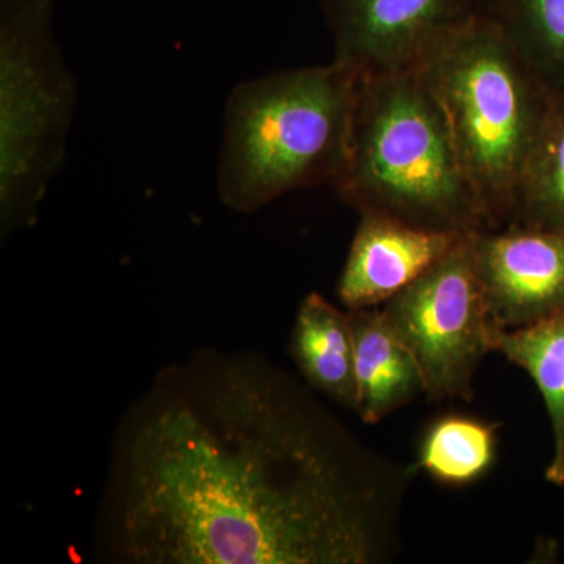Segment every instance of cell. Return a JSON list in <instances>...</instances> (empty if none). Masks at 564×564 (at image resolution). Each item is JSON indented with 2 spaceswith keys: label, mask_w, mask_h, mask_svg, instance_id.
I'll return each instance as SVG.
<instances>
[{
  "label": "cell",
  "mask_w": 564,
  "mask_h": 564,
  "mask_svg": "<svg viewBox=\"0 0 564 564\" xmlns=\"http://www.w3.org/2000/svg\"><path fill=\"white\" fill-rule=\"evenodd\" d=\"M417 70L447 118L489 228L510 225L527 165L558 90L485 11L447 36Z\"/></svg>",
  "instance_id": "cell-3"
},
{
  "label": "cell",
  "mask_w": 564,
  "mask_h": 564,
  "mask_svg": "<svg viewBox=\"0 0 564 564\" xmlns=\"http://www.w3.org/2000/svg\"><path fill=\"white\" fill-rule=\"evenodd\" d=\"M51 0H3L0 229L31 228L65 159L76 84L51 29Z\"/></svg>",
  "instance_id": "cell-5"
},
{
  "label": "cell",
  "mask_w": 564,
  "mask_h": 564,
  "mask_svg": "<svg viewBox=\"0 0 564 564\" xmlns=\"http://www.w3.org/2000/svg\"><path fill=\"white\" fill-rule=\"evenodd\" d=\"M473 245L497 328H522L564 310V232L513 223L475 234Z\"/></svg>",
  "instance_id": "cell-8"
},
{
  "label": "cell",
  "mask_w": 564,
  "mask_h": 564,
  "mask_svg": "<svg viewBox=\"0 0 564 564\" xmlns=\"http://www.w3.org/2000/svg\"><path fill=\"white\" fill-rule=\"evenodd\" d=\"M333 188L359 214L434 231L491 229L419 70L358 74L347 162Z\"/></svg>",
  "instance_id": "cell-2"
},
{
  "label": "cell",
  "mask_w": 564,
  "mask_h": 564,
  "mask_svg": "<svg viewBox=\"0 0 564 564\" xmlns=\"http://www.w3.org/2000/svg\"><path fill=\"white\" fill-rule=\"evenodd\" d=\"M496 452L497 425L462 414L444 415L423 434L417 466L440 484L470 485L491 469Z\"/></svg>",
  "instance_id": "cell-13"
},
{
  "label": "cell",
  "mask_w": 564,
  "mask_h": 564,
  "mask_svg": "<svg viewBox=\"0 0 564 564\" xmlns=\"http://www.w3.org/2000/svg\"><path fill=\"white\" fill-rule=\"evenodd\" d=\"M334 58L358 74L422 68L477 13L475 0H322Z\"/></svg>",
  "instance_id": "cell-7"
},
{
  "label": "cell",
  "mask_w": 564,
  "mask_h": 564,
  "mask_svg": "<svg viewBox=\"0 0 564 564\" xmlns=\"http://www.w3.org/2000/svg\"><path fill=\"white\" fill-rule=\"evenodd\" d=\"M358 73L276 70L234 88L218 166L221 202L252 214L300 188L334 187L347 162Z\"/></svg>",
  "instance_id": "cell-4"
},
{
  "label": "cell",
  "mask_w": 564,
  "mask_h": 564,
  "mask_svg": "<svg viewBox=\"0 0 564 564\" xmlns=\"http://www.w3.org/2000/svg\"><path fill=\"white\" fill-rule=\"evenodd\" d=\"M348 317L355 343L356 414L362 422L378 423L425 393L421 369L381 306L348 311Z\"/></svg>",
  "instance_id": "cell-10"
},
{
  "label": "cell",
  "mask_w": 564,
  "mask_h": 564,
  "mask_svg": "<svg viewBox=\"0 0 564 564\" xmlns=\"http://www.w3.org/2000/svg\"><path fill=\"white\" fill-rule=\"evenodd\" d=\"M485 13L545 82L564 90V0H491Z\"/></svg>",
  "instance_id": "cell-15"
},
{
  "label": "cell",
  "mask_w": 564,
  "mask_h": 564,
  "mask_svg": "<svg viewBox=\"0 0 564 564\" xmlns=\"http://www.w3.org/2000/svg\"><path fill=\"white\" fill-rule=\"evenodd\" d=\"M496 351L524 369L540 389L554 440L545 478L552 485L564 486V310L532 325L500 333Z\"/></svg>",
  "instance_id": "cell-12"
},
{
  "label": "cell",
  "mask_w": 564,
  "mask_h": 564,
  "mask_svg": "<svg viewBox=\"0 0 564 564\" xmlns=\"http://www.w3.org/2000/svg\"><path fill=\"white\" fill-rule=\"evenodd\" d=\"M291 351L311 388L356 413L358 384L348 311L334 306L321 293H310L296 313Z\"/></svg>",
  "instance_id": "cell-11"
},
{
  "label": "cell",
  "mask_w": 564,
  "mask_h": 564,
  "mask_svg": "<svg viewBox=\"0 0 564 564\" xmlns=\"http://www.w3.org/2000/svg\"><path fill=\"white\" fill-rule=\"evenodd\" d=\"M467 234L429 272L381 306L393 332L413 352L425 395L432 400L474 399V377L496 351L497 328Z\"/></svg>",
  "instance_id": "cell-6"
},
{
  "label": "cell",
  "mask_w": 564,
  "mask_h": 564,
  "mask_svg": "<svg viewBox=\"0 0 564 564\" xmlns=\"http://www.w3.org/2000/svg\"><path fill=\"white\" fill-rule=\"evenodd\" d=\"M408 473L269 359L170 364L111 444L98 547L128 564H377Z\"/></svg>",
  "instance_id": "cell-1"
},
{
  "label": "cell",
  "mask_w": 564,
  "mask_h": 564,
  "mask_svg": "<svg viewBox=\"0 0 564 564\" xmlns=\"http://www.w3.org/2000/svg\"><path fill=\"white\" fill-rule=\"evenodd\" d=\"M359 217L337 284V295L348 311L383 306L467 236L419 228L369 212Z\"/></svg>",
  "instance_id": "cell-9"
},
{
  "label": "cell",
  "mask_w": 564,
  "mask_h": 564,
  "mask_svg": "<svg viewBox=\"0 0 564 564\" xmlns=\"http://www.w3.org/2000/svg\"><path fill=\"white\" fill-rule=\"evenodd\" d=\"M513 223L564 232V90L555 93L527 165Z\"/></svg>",
  "instance_id": "cell-14"
}]
</instances>
